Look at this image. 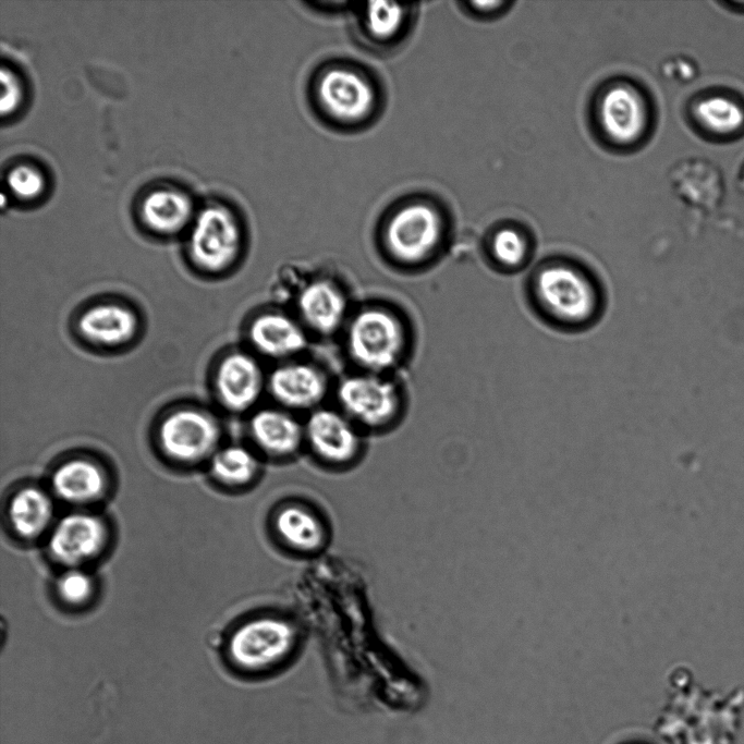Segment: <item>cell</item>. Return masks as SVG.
I'll use <instances>...</instances> for the list:
<instances>
[{
	"instance_id": "1",
	"label": "cell",
	"mask_w": 744,
	"mask_h": 744,
	"mask_svg": "<svg viewBox=\"0 0 744 744\" xmlns=\"http://www.w3.org/2000/svg\"><path fill=\"white\" fill-rule=\"evenodd\" d=\"M526 295L536 315L553 328L581 331L601 316L605 294L596 275L581 263L551 258L527 277Z\"/></svg>"
},
{
	"instance_id": "2",
	"label": "cell",
	"mask_w": 744,
	"mask_h": 744,
	"mask_svg": "<svg viewBox=\"0 0 744 744\" xmlns=\"http://www.w3.org/2000/svg\"><path fill=\"white\" fill-rule=\"evenodd\" d=\"M313 98L325 119L343 127L370 121L380 102L379 88L371 75L344 61L328 63L317 72Z\"/></svg>"
},
{
	"instance_id": "3",
	"label": "cell",
	"mask_w": 744,
	"mask_h": 744,
	"mask_svg": "<svg viewBox=\"0 0 744 744\" xmlns=\"http://www.w3.org/2000/svg\"><path fill=\"white\" fill-rule=\"evenodd\" d=\"M444 236L443 212L426 197H412L397 204L382 227L386 253L404 266H415L431 258L440 249Z\"/></svg>"
},
{
	"instance_id": "4",
	"label": "cell",
	"mask_w": 744,
	"mask_h": 744,
	"mask_svg": "<svg viewBox=\"0 0 744 744\" xmlns=\"http://www.w3.org/2000/svg\"><path fill=\"white\" fill-rule=\"evenodd\" d=\"M344 343L350 358L363 370L381 374L394 367L406 347L400 317L380 305H368L349 317Z\"/></svg>"
},
{
	"instance_id": "5",
	"label": "cell",
	"mask_w": 744,
	"mask_h": 744,
	"mask_svg": "<svg viewBox=\"0 0 744 744\" xmlns=\"http://www.w3.org/2000/svg\"><path fill=\"white\" fill-rule=\"evenodd\" d=\"M243 246L241 221L233 209L211 202L196 211L186 244L192 264L208 273L231 268Z\"/></svg>"
},
{
	"instance_id": "6",
	"label": "cell",
	"mask_w": 744,
	"mask_h": 744,
	"mask_svg": "<svg viewBox=\"0 0 744 744\" xmlns=\"http://www.w3.org/2000/svg\"><path fill=\"white\" fill-rule=\"evenodd\" d=\"M221 427L215 415L198 406L169 411L159 422L157 442L171 461L192 465L211 459L218 451Z\"/></svg>"
},
{
	"instance_id": "7",
	"label": "cell",
	"mask_w": 744,
	"mask_h": 744,
	"mask_svg": "<svg viewBox=\"0 0 744 744\" xmlns=\"http://www.w3.org/2000/svg\"><path fill=\"white\" fill-rule=\"evenodd\" d=\"M294 643L295 630L289 622L259 617L236 627L228 642V655L239 669L256 672L284 659Z\"/></svg>"
},
{
	"instance_id": "8",
	"label": "cell",
	"mask_w": 744,
	"mask_h": 744,
	"mask_svg": "<svg viewBox=\"0 0 744 744\" xmlns=\"http://www.w3.org/2000/svg\"><path fill=\"white\" fill-rule=\"evenodd\" d=\"M340 410L355 424L382 428L399 414L401 406L397 385L381 374H352L339 382L336 391Z\"/></svg>"
},
{
	"instance_id": "9",
	"label": "cell",
	"mask_w": 744,
	"mask_h": 744,
	"mask_svg": "<svg viewBox=\"0 0 744 744\" xmlns=\"http://www.w3.org/2000/svg\"><path fill=\"white\" fill-rule=\"evenodd\" d=\"M212 382L218 402L232 413L252 410L267 390V376L257 356L244 350L229 351L219 359Z\"/></svg>"
},
{
	"instance_id": "10",
	"label": "cell",
	"mask_w": 744,
	"mask_h": 744,
	"mask_svg": "<svg viewBox=\"0 0 744 744\" xmlns=\"http://www.w3.org/2000/svg\"><path fill=\"white\" fill-rule=\"evenodd\" d=\"M109 538L107 524L93 513L74 512L60 519L48 539L51 558L65 568H81L105 549Z\"/></svg>"
},
{
	"instance_id": "11",
	"label": "cell",
	"mask_w": 744,
	"mask_h": 744,
	"mask_svg": "<svg viewBox=\"0 0 744 744\" xmlns=\"http://www.w3.org/2000/svg\"><path fill=\"white\" fill-rule=\"evenodd\" d=\"M329 389L327 375L310 362L290 359L279 363L267 376V391L288 411H314Z\"/></svg>"
},
{
	"instance_id": "12",
	"label": "cell",
	"mask_w": 744,
	"mask_h": 744,
	"mask_svg": "<svg viewBox=\"0 0 744 744\" xmlns=\"http://www.w3.org/2000/svg\"><path fill=\"white\" fill-rule=\"evenodd\" d=\"M352 12V28L368 49L393 50L407 35L416 14L415 4L392 2L357 3Z\"/></svg>"
},
{
	"instance_id": "13",
	"label": "cell",
	"mask_w": 744,
	"mask_h": 744,
	"mask_svg": "<svg viewBox=\"0 0 744 744\" xmlns=\"http://www.w3.org/2000/svg\"><path fill=\"white\" fill-rule=\"evenodd\" d=\"M305 442L313 453L331 464L349 463L361 450L356 425L342 412L317 407L304 422Z\"/></svg>"
},
{
	"instance_id": "14",
	"label": "cell",
	"mask_w": 744,
	"mask_h": 744,
	"mask_svg": "<svg viewBox=\"0 0 744 744\" xmlns=\"http://www.w3.org/2000/svg\"><path fill=\"white\" fill-rule=\"evenodd\" d=\"M252 350L263 357L285 362L302 353L308 343L302 322L278 309L255 315L246 331Z\"/></svg>"
},
{
	"instance_id": "15",
	"label": "cell",
	"mask_w": 744,
	"mask_h": 744,
	"mask_svg": "<svg viewBox=\"0 0 744 744\" xmlns=\"http://www.w3.org/2000/svg\"><path fill=\"white\" fill-rule=\"evenodd\" d=\"M296 312L306 330L319 336H330L345 327L349 303L345 293L336 282L316 278L300 290Z\"/></svg>"
},
{
	"instance_id": "16",
	"label": "cell",
	"mask_w": 744,
	"mask_h": 744,
	"mask_svg": "<svg viewBox=\"0 0 744 744\" xmlns=\"http://www.w3.org/2000/svg\"><path fill=\"white\" fill-rule=\"evenodd\" d=\"M598 118L605 135L615 144L631 145L644 134L648 109L643 96L632 86L615 85L602 96Z\"/></svg>"
},
{
	"instance_id": "17",
	"label": "cell",
	"mask_w": 744,
	"mask_h": 744,
	"mask_svg": "<svg viewBox=\"0 0 744 744\" xmlns=\"http://www.w3.org/2000/svg\"><path fill=\"white\" fill-rule=\"evenodd\" d=\"M138 325V317L130 306L113 301L86 307L76 322L81 338L93 345L109 349L131 342Z\"/></svg>"
},
{
	"instance_id": "18",
	"label": "cell",
	"mask_w": 744,
	"mask_h": 744,
	"mask_svg": "<svg viewBox=\"0 0 744 744\" xmlns=\"http://www.w3.org/2000/svg\"><path fill=\"white\" fill-rule=\"evenodd\" d=\"M248 432L253 443L271 458L293 455L305 442L304 424L291 411L278 405L254 411Z\"/></svg>"
},
{
	"instance_id": "19",
	"label": "cell",
	"mask_w": 744,
	"mask_h": 744,
	"mask_svg": "<svg viewBox=\"0 0 744 744\" xmlns=\"http://www.w3.org/2000/svg\"><path fill=\"white\" fill-rule=\"evenodd\" d=\"M142 223L153 233L170 236L191 225L194 205L188 194L171 184H162L145 193L138 206Z\"/></svg>"
},
{
	"instance_id": "20",
	"label": "cell",
	"mask_w": 744,
	"mask_h": 744,
	"mask_svg": "<svg viewBox=\"0 0 744 744\" xmlns=\"http://www.w3.org/2000/svg\"><path fill=\"white\" fill-rule=\"evenodd\" d=\"M51 487L59 499L72 504H86L102 498L108 488V476L95 460L73 456L54 468Z\"/></svg>"
},
{
	"instance_id": "21",
	"label": "cell",
	"mask_w": 744,
	"mask_h": 744,
	"mask_svg": "<svg viewBox=\"0 0 744 744\" xmlns=\"http://www.w3.org/2000/svg\"><path fill=\"white\" fill-rule=\"evenodd\" d=\"M52 499L38 486H24L16 490L8 503V519L12 530L22 539L41 536L51 525Z\"/></svg>"
},
{
	"instance_id": "22",
	"label": "cell",
	"mask_w": 744,
	"mask_h": 744,
	"mask_svg": "<svg viewBox=\"0 0 744 744\" xmlns=\"http://www.w3.org/2000/svg\"><path fill=\"white\" fill-rule=\"evenodd\" d=\"M693 111L700 129L711 137H728L737 132L744 121L741 101L724 93L705 95L697 101Z\"/></svg>"
},
{
	"instance_id": "23",
	"label": "cell",
	"mask_w": 744,
	"mask_h": 744,
	"mask_svg": "<svg viewBox=\"0 0 744 744\" xmlns=\"http://www.w3.org/2000/svg\"><path fill=\"white\" fill-rule=\"evenodd\" d=\"M275 527L282 540L300 551L316 550L325 539L324 526L318 516L302 505L282 508L276 515Z\"/></svg>"
},
{
	"instance_id": "24",
	"label": "cell",
	"mask_w": 744,
	"mask_h": 744,
	"mask_svg": "<svg viewBox=\"0 0 744 744\" xmlns=\"http://www.w3.org/2000/svg\"><path fill=\"white\" fill-rule=\"evenodd\" d=\"M259 471L257 455L247 447L230 444L210 459V472L221 484L240 487L251 483Z\"/></svg>"
},
{
	"instance_id": "25",
	"label": "cell",
	"mask_w": 744,
	"mask_h": 744,
	"mask_svg": "<svg viewBox=\"0 0 744 744\" xmlns=\"http://www.w3.org/2000/svg\"><path fill=\"white\" fill-rule=\"evenodd\" d=\"M490 264L501 272H517L530 257V244L526 235L514 227H502L495 231L487 244Z\"/></svg>"
},
{
	"instance_id": "26",
	"label": "cell",
	"mask_w": 744,
	"mask_h": 744,
	"mask_svg": "<svg viewBox=\"0 0 744 744\" xmlns=\"http://www.w3.org/2000/svg\"><path fill=\"white\" fill-rule=\"evenodd\" d=\"M95 588L92 575L81 568H66L56 582L58 597L71 607L87 603L93 598Z\"/></svg>"
},
{
	"instance_id": "27",
	"label": "cell",
	"mask_w": 744,
	"mask_h": 744,
	"mask_svg": "<svg viewBox=\"0 0 744 744\" xmlns=\"http://www.w3.org/2000/svg\"><path fill=\"white\" fill-rule=\"evenodd\" d=\"M11 193L22 200H34L45 191L46 180L42 171L32 163H19L7 174Z\"/></svg>"
},
{
	"instance_id": "28",
	"label": "cell",
	"mask_w": 744,
	"mask_h": 744,
	"mask_svg": "<svg viewBox=\"0 0 744 744\" xmlns=\"http://www.w3.org/2000/svg\"><path fill=\"white\" fill-rule=\"evenodd\" d=\"M1 113L12 114L23 100V85L20 77L10 68L1 69Z\"/></svg>"
},
{
	"instance_id": "29",
	"label": "cell",
	"mask_w": 744,
	"mask_h": 744,
	"mask_svg": "<svg viewBox=\"0 0 744 744\" xmlns=\"http://www.w3.org/2000/svg\"><path fill=\"white\" fill-rule=\"evenodd\" d=\"M504 2L502 1H481V2H472L471 5L473 7L474 10L479 11L480 13H491L499 9L501 5H503Z\"/></svg>"
}]
</instances>
